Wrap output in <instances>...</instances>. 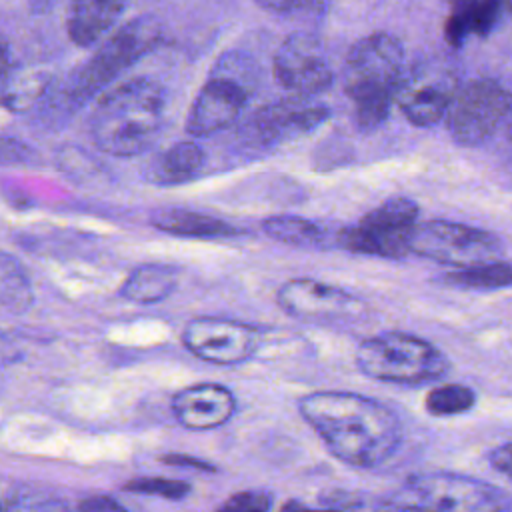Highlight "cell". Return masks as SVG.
Returning a JSON list of instances; mask_svg holds the SVG:
<instances>
[{
	"label": "cell",
	"instance_id": "1",
	"mask_svg": "<svg viewBox=\"0 0 512 512\" xmlns=\"http://www.w3.org/2000/svg\"><path fill=\"white\" fill-rule=\"evenodd\" d=\"M298 410L330 454L354 468L384 464L402 440L398 416L358 392L318 390L302 396Z\"/></svg>",
	"mask_w": 512,
	"mask_h": 512
},
{
	"label": "cell",
	"instance_id": "2",
	"mask_svg": "<svg viewBox=\"0 0 512 512\" xmlns=\"http://www.w3.org/2000/svg\"><path fill=\"white\" fill-rule=\"evenodd\" d=\"M164 110L166 92L156 80H126L100 96L90 116V136L104 154L138 156L158 138Z\"/></svg>",
	"mask_w": 512,
	"mask_h": 512
},
{
	"label": "cell",
	"instance_id": "3",
	"mask_svg": "<svg viewBox=\"0 0 512 512\" xmlns=\"http://www.w3.org/2000/svg\"><path fill=\"white\" fill-rule=\"evenodd\" d=\"M404 48L388 32L360 38L344 60L342 88L354 102V118L360 130L378 128L390 112L402 78Z\"/></svg>",
	"mask_w": 512,
	"mask_h": 512
},
{
	"label": "cell",
	"instance_id": "4",
	"mask_svg": "<svg viewBox=\"0 0 512 512\" xmlns=\"http://www.w3.org/2000/svg\"><path fill=\"white\" fill-rule=\"evenodd\" d=\"M354 358L364 376L400 386H420L450 372V362L442 350L406 332H382L366 338L356 348Z\"/></svg>",
	"mask_w": 512,
	"mask_h": 512
},
{
	"label": "cell",
	"instance_id": "5",
	"mask_svg": "<svg viewBox=\"0 0 512 512\" xmlns=\"http://www.w3.org/2000/svg\"><path fill=\"white\" fill-rule=\"evenodd\" d=\"M400 510L494 512L510 510L508 494L484 480L456 472H422L410 476L386 502Z\"/></svg>",
	"mask_w": 512,
	"mask_h": 512
},
{
	"label": "cell",
	"instance_id": "6",
	"mask_svg": "<svg viewBox=\"0 0 512 512\" xmlns=\"http://www.w3.org/2000/svg\"><path fill=\"white\" fill-rule=\"evenodd\" d=\"M160 38V24L150 16H138L120 26L102 40L92 58L74 74L68 88L70 98L80 104L86 102L144 54L154 50L160 44Z\"/></svg>",
	"mask_w": 512,
	"mask_h": 512
},
{
	"label": "cell",
	"instance_id": "7",
	"mask_svg": "<svg viewBox=\"0 0 512 512\" xmlns=\"http://www.w3.org/2000/svg\"><path fill=\"white\" fill-rule=\"evenodd\" d=\"M250 92L252 80L246 58L222 56L190 106L186 132L202 138L228 128L238 120Z\"/></svg>",
	"mask_w": 512,
	"mask_h": 512
},
{
	"label": "cell",
	"instance_id": "8",
	"mask_svg": "<svg viewBox=\"0 0 512 512\" xmlns=\"http://www.w3.org/2000/svg\"><path fill=\"white\" fill-rule=\"evenodd\" d=\"M410 252L452 268H468L504 256L498 234L452 220H428L416 224Z\"/></svg>",
	"mask_w": 512,
	"mask_h": 512
},
{
	"label": "cell",
	"instance_id": "9",
	"mask_svg": "<svg viewBox=\"0 0 512 512\" xmlns=\"http://www.w3.org/2000/svg\"><path fill=\"white\" fill-rule=\"evenodd\" d=\"M418 224V204L394 196L364 214L354 226L342 230L340 244L364 256L400 260L410 254V238Z\"/></svg>",
	"mask_w": 512,
	"mask_h": 512
},
{
	"label": "cell",
	"instance_id": "10",
	"mask_svg": "<svg viewBox=\"0 0 512 512\" xmlns=\"http://www.w3.org/2000/svg\"><path fill=\"white\" fill-rule=\"evenodd\" d=\"M508 112V90L498 80L474 78L456 88L446 110V126L456 144L474 148L498 132Z\"/></svg>",
	"mask_w": 512,
	"mask_h": 512
},
{
	"label": "cell",
	"instance_id": "11",
	"mask_svg": "<svg viewBox=\"0 0 512 512\" xmlns=\"http://www.w3.org/2000/svg\"><path fill=\"white\" fill-rule=\"evenodd\" d=\"M182 344L192 356L204 362L234 366L256 354L260 346V332L246 322L200 316L186 324Z\"/></svg>",
	"mask_w": 512,
	"mask_h": 512
},
{
	"label": "cell",
	"instance_id": "12",
	"mask_svg": "<svg viewBox=\"0 0 512 512\" xmlns=\"http://www.w3.org/2000/svg\"><path fill=\"white\" fill-rule=\"evenodd\" d=\"M456 88V74L448 66L426 62L402 74L394 102L412 126L428 128L446 116Z\"/></svg>",
	"mask_w": 512,
	"mask_h": 512
},
{
	"label": "cell",
	"instance_id": "13",
	"mask_svg": "<svg viewBox=\"0 0 512 512\" xmlns=\"http://www.w3.org/2000/svg\"><path fill=\"white\" fill-rule=\"evenodd\" d=\"M276 302L288 316L314 324L348 322L364 312V302L350 292L312 278L284 282L276 292Z\"/></svg>",
	"mask_w": 512,
	"mask_h": 512
},
{
	"label": "cell",
	"instance_id": "14",
	"mask_svg": "<svg viewBox=\"0 0 512 512\" xmlns=\"http://www.w3.org/2000/svg\"><path fill=\"white\" fill-rule=\"evenodd\" d=\"M274 76L280 86L304 98L328 90L334 80L320 40L308 32H294L278 46Z\"/></svg>",
	"mask_w": 512,
	"mask_h": 512
},
{
	"label": "cell",
	"instance_id": "15",
	"mask_svg": "<svg viewBox=\"0 0 512 512\" xmlns=\"http://www.w3.org/2000/svg\"><path fill=\"white\" fill-rule=\"evenodd\" d=\"M330 110L322 104H310L304 96L280 100L260 108L246 124L248 134L260 144L292 140L316 130L326 122Z\"/></svg>",
	"mask_w": 512,
	"mask_h": 512
},
{
	"label": "cell",
	"instance_id": "16",
	"mask_svg": "<svg viewBox=\"0 0 512 512\" xmlns=\"http://www.w3.org/2000/svg\"><path fill=\"white\" fill-rule=\"evenodd\" d=\"M170 406L180 426L202 432L226 424L236 412V398L222 384L200 382L178 390Z\"/></svg>",
	"mask_w": 512,
	"mask_h": 512
},
{
	"label": "cell",
	"instance_id": "17",
	"mask_svg": "<svg viewBox=\"0 0 512 512\" xmlns=\"http://www.w3.org/2000/svg\"><path fill=\"white\" fill-rule=\"evenodd\" d=\"M128 0H72L68 36L76 46L88 48L100 42L120 20Z\"/></svg>",
	"mask_w": 512,
	"mask_h": 512
},
{
	"label": "cell",
	"instance_id": "18",
	"mask_svg": "<svg viewBox=\"0 0 512 512\" xmlns=\"http://www.w3.org/2000/svg\"><path fill=\"white\" fill-rule=\"evenodd\" d=\"M150 224L160 232L182 238H224L240 234L226 220L184 208H158L150 214Z\"/></svg>",
	"mask_w": 512,
	"mask_h": 512
},
{
	"label": "cell",
	"instance_id": "19",
	"mask_svg": "<svg viewBox=\"0 0 512 512\" xmlns=\"http://www.w3.org/2000/svg\"><path fill=\"white\" fill-rule=\"evenodd\" d=\"M178 286V268L164 262L136 266L120 286V296L134 304H156L166 300Z\"/></svg>",
	"mask_w": 512,
	"mask_h": 512
},
{
	"label": "cell",
	"instance_id": "20",
	"mask_svg": "<svg viewBox=\"0 0 512 512\" xmlns=\"http://www.w3.org/2000/svg\"><path fill=\"white\" fill-rule=\"evenodd\" d=\"M204 166V150L194 142H178L154 158L148 178L156 184H182Z\"/></svg>",
	"mask_w": 512,
	"mask_h": 512
},
{
	"label": "cell",
	"instance_id": "21",
	"mask_svg": "<svg viewBox=\"0 0 512 512\" xmlns=\"http://www.w3.org/2000/svg\"><path fill=\"white\" fill-rule=\"evenodd\" d=\"M262 230L272 240L298 248H318L326 240V232L320 224L294 214L270 216L262 222Z\"/></svg>",
	"mask_w": 512,
	"mask_h": 512
},
{
	"label": "cell",
	"instance_id": "22",
	"mask_svg": "<svg viewBox=\"0 0 512 512\" xmlns=\"http://www.w3.org/2000/svg\"><path fill=\"white\" fill-rule=\"evenodd\" d=\"M446 282L466 290H500L510 286L512 268L508 260H492L468 268H456L446 274Z\"/></svg>",
	"mask_w": 512,
	"mask_h": 512
},
{
	"label": "cell",
	"instance_id": "23",
	"mask_svg": "<svg viewBox=\"0 0 512 512\" xmlns=\"http://www.w3.org/2000/svg\"><path fill=\"white\" fill-rule=\"evenodd\" d=\"M476 404V392L464 384H442L426 394L424 408L436 418L458 416L472 410Z\"/></svg>",
	"mask_w": 512,
	"mask_h": 512
},
{
	"label": "cell",
	"instance_id": "24",
	"mask_svg": "<svg viewBox=\"0 0 512 512\" xmlns=\"http://www.w3.org/2000/svg\"><path fill=\"white\" fill-rule=\"evenodd\" d=\"M126 492L134 494H150V496H160L166 500H184L192 486L184 480H174V478H162V476H144V478H134L122 486Z\"/></svg>",
	"mask_w": 512,
	"mask_h": 512
},
{
	"label": "cell",
	"instance_id": "25",
	"mask_svg": "<svg viewBox=\"0 0 512 512\" xmlns=\"http://www.w3.org/2000/svg\"><path fill=\"white\" fill-rule=\"evenodd\" d=\"M472 34V0H454L452 10L444 22V38L458 48Z\"/></svg>",
	"mask_w": 512,
	"mask_h": 512
},
{
	"label": "cell",
	"instance_id": "26",
	"mask_svg": "<svg viewBox=\"0 0 512 512\" xmlns=\"http://www.w3.org/2000/svg\"><path fill=\"white\" fill-rule=\"evenodd\" d=\"M272 506V494L262 490H246L232 494L226 502H222L220 510H250V512H262L270 510Z\"/></svg>",
	"mask_w": 512,
	"mask_h": 512
},
{
	"label": "cell",
	"instance_id": "27",
	"mask_svg": "<svg viewBox=\"0 0 512 512\" xmlns=\"http://www.w3.org/2000/svg\"><path fill=\"white\" fill-rule=\"evenodd\" d=\"M32 156H34V152L26 142L16 140L12 136H0V164L2 166L24 164Z\"/></svg>",
	"mask_w": 512,
	"mask_h": 512
},
{
	"label": "cell",
	"instance_id": "28",
	"mask_svg": "<svg viewBox=\"0 0 512 512\" xmlns=\"http://www.w3.org/2000/svg\"><path fill=\"white\" fill-rule=\"evenodd\" d=\"M162 462L170 464V466H186V468H196V470H216L210 462L198 460L194 456H184V454H164Z\"/></svg>",
	"mask_w": 512,
	"mask_h": 512
},
{
	"label": "cell",
	"instance_id": "29",
	"mask_svg": "<svg viewBox=\"0 0 512 512\" xmlns=\"http://www.w3.org/2000/svg\"><path fill=\"white\" fill-rule=\"evenodd\" d=\"M320 500H322V504L328 506V508H362V506H364L362 502L354 500L352 494L340 492V490H336V492H332V494H322Z\"/></svg>",
	"mask_w": 512,
	"mask_h": 512
},
{
	"label": "cell",
	"instance_id": "30",
	"mask_svg": "<svg viewBox=\"0 0 512 512\" xmlns=\"http://www.w3.org/2000/svg\"><path fill=\"white\" fill-rule=\"evenodd\" d=\"M510 452H512V444L506 442V444L494 448V450L490 452V456H488L492 468H496L498 472H502V474H506V476L510 474Z\"/></svg>",
	"mask_w": 512,
	"mask_h": 512
},
{
	"label": "cell",
	"instance_id": "31",
	"mask_svg": "<svg viewBox=\"0 0 512 512\" xmlns=\"http://www.w3.org/2000/svg\"><path fill=\"white\" fill-rule=\"evenodd\" d=\"M80 510H90V512H100V510H122L124 506L120 502H116L110 496H92L84 502H80L78 506Z\"/></svg>",
	"mask_w": 512,
	"mask_h": 512
},
{
	"label": "cell",
	"instance_id": "32",
	"mask_svg": "<svg viewBox=\"0 0 512 512\" xmlns=\"http://www.w3.org/2000/svg\"><path fill=\"white\" fill-rule=\"evenodd\" d=\"M258 6H262L268 12H276V14H288L292 10H296L298 6H302L304 0H254Z\"/></svg>",
	"mask_w": 512,
	"mask_h": 512
},
{
	"label": "cell",
	"instance_id": "33",
	"mask_svg": "<svg viewBox=\"0 0 512 512\" xmlns=\"http://www.w3.org/2000/svg\"><path fill=\"white\" fill-rule=\"evenodd\" d=\"M10 64H12L10 48H8V44H6V42H2V40H0V90H2V86L6 84V80H8Z\"/></svg>",
	"mask_w": 512,
	"mask_h": 512
}]
</instances>
